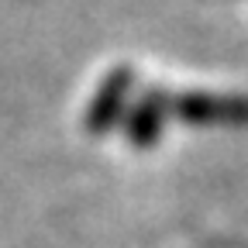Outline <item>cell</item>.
<instances>
[{
	"label": "cell",
	"mask_w": 248,
	"mask_h": 248,
	"mask_svg": "<svg viewBox=\"0 0 248 248\" xmlns=\"http://www.w3.org/2000/svg\"><path fill=\"white\" fill-rule=\"evenodd\" d=\"M172 110L190 124H248V97H217V93H183L172 100Z\"/></svg>",
	"instance_id": "6da1fadb"
},
{
	"label": "cell",
	"mask_w": 248,
	"mask_h": 248,
	"mask_svg": "<svg viewBox=\"0 0 248 248\" xmlns=\"http://www.w3.org/2000/svg\"><path fill=\"white\" fill-rule=\"evenodd\" d=\"M128 86H131V73H128V69H114V73L104 79V86L97 90V97H93V104H90V114H86V128H90L93 135L107 131L110 124L121 117L124 97H128Z\"/></svg>",
	"instance_id": "7a4b0ae2"
},
{
	"label": "cell",
	"mask_w": 248,
	"mask_h": 248,
	"mask_svg": "<svg viewBox=\"0 0 248 248\" xmlns=\"http://www.w3.org/2000/svg\"><path fill=\"white\" fill-rule=\"evenodd\" d=\"M162 121H166V97L162 93H148V97L128 114V138H131V145H138V148L155 145V138H159V131H162Z\"/></svg>",
	"instance_id": "3957f363"
}]
</instances>
